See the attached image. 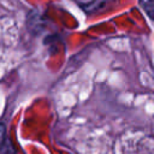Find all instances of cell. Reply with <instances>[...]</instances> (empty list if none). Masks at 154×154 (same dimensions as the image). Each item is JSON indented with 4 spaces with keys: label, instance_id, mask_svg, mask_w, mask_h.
Segmentation results:
<instances>
[{
    "label": "cell",
    "instance_id": "6da1fadb",
    "mask_svg": "<svg viewBox=\"0 0 154 154\" xmlns=\"http://www.w3.org/2000/svg\"><path fill=\"white\" fill-rule=\"evenodd\" d=\"M0 154H16V148L10 140H5L0 146Z\"/></svg>",
    "mask_w": 154,
    "mask_h": 154
},
{
    "label": "cell",
    "instance_id": "7a4b0ae2",
    "mask_svg": "<svg viewBox=\"0 0 154 154\" xmlns=\"http://www.w3.org/2000/svg\"><path fill=\"white\" fill-rule=\"evenodd\" d=\"M141 2L146 8V11L148 12V14L154 17V0H141Z\"/></svg>",
    "mask_w": 154,
    "mask_h": 154
},
{
    "label": "cell",
    "instance_id": "3957f363",
    "mask_svg": "<svg viewBox=\"0 0 154 154\" xmlns=\"http://www.w3.org/2000/svg\"><path fill=\"white\" fill-rule=\"evenodd\" d=\"M5 140H6V128L4 124L0 123V146L4 143Z\"/></svg>",
    "mask_w": 154,
    "mask_h": 154
}]
</instances>
